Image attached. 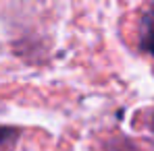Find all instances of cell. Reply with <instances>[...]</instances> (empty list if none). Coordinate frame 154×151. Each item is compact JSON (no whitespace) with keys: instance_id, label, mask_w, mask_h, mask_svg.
I'll use <instances>...</instances> for the list:
<instances>
[{"instance_id":"obj_1","label":"cell","mask_w":154,"mask_h":151,"mask_svg":"<svg viewBox=\"0 0 154 151\" xmlns=\"http://www.w3.org/2000/svg\"><path fill=\"white\" fill-rule=\"evenodd\" d=\"M140 46L148 54L154 56V6L152 10L144 17L142 27H140Z\"/></svg>"}]
</instances>
